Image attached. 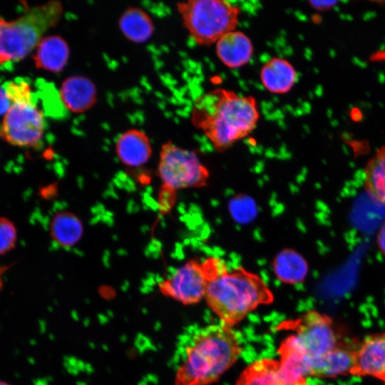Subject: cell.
<instances>
[{
	"label": "cell",
	"mask_w": 385,
	"mask_h": 385,
	"mask_svg": "<svg viewBox=\"0 0 385 385\" xmlns=\"http://www.w3.org/2000/svg\"><path fill=\"white\" fill-rule=\"evenodd\" d=\"M339 18L342 20H346V21H352L354 19L351 14H340Z\"/></svg>",
	"instance_id": "1f68e13d"
},
{
	"label": "cell",
	"mask_w": 385,
	"mask_h": 385,
	"mask_svg": "<svg viewBox=\"0 0 385 385\" xmlns=\"http://www.w3.org/2000/svg\"><path fill=\"white\" fill-rule=\"evenodd\" d=\"M215 43L217 57L230 68H237L247 64L253 54L250 38L240 31L227 33Z\"/></svg>",
	"instance_id": "4fadbf2b"
},
{
	"label": "cell",
	"mask_w": 385,
	"mask_h": 385,
	"mask_svg": "<svg viewBox=\"0 0 385 385\" xmlns=\"http://www.w3.org/2000/svg\"><path fill=\"white\" fill-rule=\"evenodd\" d=\"M69 56L66 41L59 35H51L40 41L33 60L36 68L56 73L65 68Z\"/></svg>",
	"instance_id": "5bb4252c"
},
{
	"label": "cell",
	"mask_w": 385,
	"mask_h": 385,
	"mask_svg": "<svg viewBox=\"0 0 385 385\" xmlns=\"http://www.w3.org/2000/svg\"><path fill=\"white\" fill-rule=\"evenodd\" d=\"M11 103H36L30 84L26 80H14L2 86Z\"/></svg>",
	"instance_id": "7402d4cb"
},
{
	"label": "cell",
	"mask_w": 385,
	"mask_h": 385,
	"mask_svg": "<svg viewBox=\"0 0 385 385\" xmlns=\"http://www.w3.org/2000/svg\"><path fill=\"white\" fill-rule=\"evenodd\" d=\"M329 55L331 57L334 58L336 56V51L334 49H330Z\"/></svg>",
	"instance_id": "836d02e7"
},
{
	"label": "cell",
	"mask_w": 385,
	"mask_h": 385,
	"mask_svg": "<svg viewBox=\"0 0 385 385\" xmlns=\"http://www.w3.org/2000/svg\"><path fill=\"white\" fill-rule=\"evenodd\" d=\"M11 105L3 87L0 86V115H5Z\"/></svg>",
	"instance_id": "d4e9b609"
},
{
	"label": "cell",
	"mask_w": 385,
	"mask_h": 385,
	"mask_svg": "<svg viewBox=\"0 0 385 385\" xmlns=\"http://www.w3.org/2000/svg\"><path fill=\"white\" fill-rule=\"evenodd\" d=\"M0 385H9L8 384H6V382H4V381H0Z\"/></svg>",
	"instance_id": "8d00e7d4"
},
{
	"label": "cell",
	"mask_w": 385,
	"mask_h": 385,
	"mask_svg": "<svg viewBox=\"0 0 385 385\" xmlns=\"http://www.w3.org/2000/svg\"><path fill=\"white\" fill-rule=\"evenodd\" d=\"M228 207L232 217L240 224L252 222L257 215L255 200L246 195L235 196L230 200Z\"/></svg>",
	"instance_id": "44dd1931"
},
{
	"label": "cell",
	"mask_w": 385,
	"mask_h": 385,
	"mask_svg": "<svg viewBox=\"0 0 385 385\" xmlns=\"http://www.w3.org/2000/svg\"><path fill=\"white\" fill-rule=\"evenodd\" d=\"M379 51H385V43H381L379 46Z\"/></svg>",
	"instance_id": "e575fe53"
},
{
	"label": "cell",
	"mask_w": 385,
	"mask_h": 385,
	"mask_svg": "<svg viewBox=\"0 0 385 385\" xmlns=\"http://www.w3.org/2000/svg\"><path fill=\"white\" fill-rule=\"evenodd\" d=\"M236 385H308L304 376L284 369L279 360L264 358L249 364Z\"/></svg>",
	"instance_id": "9c48e42d"
},
{
	"label": "cell",
	"mask_w": 385,
	"mask_h": 385,
	"mask_svg": "<svg viewBox=\"0 0 385 385\" xmlns=\"http://www.w3.org/2000/svg\"><path fill=\"white\" fill-rule=\"evenodd\" d=\"M351 116L353 120L360 121L363 118V115L361 112L356 108H351Z\"/></svg>",
	"instance_id": "4316f807"
},
{
	"label": "cell",
	"mask_w": 385,
	"mask_h": 385,
	"mask_svg": "<svg viewBox=\"0 0 385 385\" xmlns=\"http://www.w3.org/2000/svg\"><path fill=\"white\" fill-rule=\"evenodd\" d=\"M376 241L379 250L385 256V223L378 233Z\"/></svg>",
	"instance_id": "484cf974"
},
{
	"label": "cell",
	"mask_w": 385,
	"mask_h": 385,
	"mask_svg": "<svg viewBox=\"0 0 385 385\" xmlns=\"http://www.w3.org/2000/svg\"><path fill=\"white\" fill-rule=\"evenodd\" d=\"M118 25L123 35L135 43L148 41L154 33V24L149 14L139 7L129 6L119 17Z\"/></svg>",
	"instance_id": "e0dca14e"
},
{
	"label": "cell",
	"mask_w": 385,
	"mask_h": 385,
	"mask_svg": "<svg viewBox=\"0 0 385 385\" xmlns=\"http://www.w3.org/2000/svg\"><path fill=\"white\" fill-rule=\"evenodd\" d=\"M272 269L278 279L285 284H295L305 279L309 266L298 252L286 248L279 252L273 259Z\"/></svg>",
	"instance_id": "ac0fdd59"
},
{
	"label": "cell",
	"mask_w": 385,
	"mask_h": 385,
	"mask_svg": "<svg viewBox=\"0 0 385 385\" xmlns=\"http://www.w3.org/2000/svg\"><path fill=\"white\" fill-rule=\"evenodd\" d=\"M242 347L233 328L221 323L185 333L177 350L175 385H210L238 359Z\"/></svg>",
	"instance_id": "6da1fadb"
},
{
	"label": "cell",
	"mask_w": 385,
	"mask_h": 385,
	"mask_svg": "<svg viewBox=\"0 0 385 385\" xmlns=\"http://www.w3.org/2000/svg\"><path fill=\"white\" fill-rule=\"evenodd\" d=\"M183 24L200 46H210L235 30L240 10L223 0H189L177 4Z\"/></svg>",
	"instance_id": "5b68a950"
},
{
	"label": "cell",
	"mask_w": 385,
	"mask_h": 385,
	"mask_svg": "<svg viewBox=\"0 0 385 385\" xmlns=\"http://www.w3.org/2000/svg\"><path fill=\"white\" fill-rule=\"evenodd\" d=\"M340 2H341V3H344V4H345V3H348V2H349V1H340Z\"/></svg>",
	"instance_id": "74e56055"
},
{
	"label": "cell",
	"mask_w": 385,
	"mask_h": 385,
	"mask_svg": "<svg viewBox=\"0 0 385 385\" xmlns=\"http://www.w3.org/2000/svg\"><path fill=\"white\" fill-rule=\"evenodd\" d=\"M258 120L255 98L240 96L225 88H216L198 98L191 114L193 125L203 131L219 152L247 136Z\"/></svg>",
	"instance_id": "7a4b0ae2"
},
{
	"label": "cell",
	"mask_w": 385,
	"mask_h": 385,
	"mask_svg": "<svg viewBox=\"0 0 385 385\" xmlns=\"http://www.w3.org/2000/svg\"><path fill=\"white\" fill-rule=\"evenodd\" d=\"M49 233L56 243L63 247H71L82 238L83 225L76 214L62 210L56 212L51 219Z\"/></svg>",
	"instance_id": "d6986e66"
},
{
	"label": "cell",
	"mask_w": 385,
	"mask_h": 385,
	"mask_svg": "<svg viewBox=\"0 0 385 385\" xmlns=\"http://www.w3.org/2000/svg\"><path fill=\"white\" fill-rule=\"evenodd\" d=\"M377 14L374 11H368L363 14L362 19L364 21H369L376 17Z\"/></svg>",
	"instance_id": "83f0119b"
},
{
	"label": "cell",
	"mask_w": 385,
	"mask_h": 385,
	"mask_svg": "<svg viewBox=\"0 0 385 385\" xmlns=\"http://www.w3.org/2000/svg\"><path fill=\"white\" fill-rule=\"evenodd\" d=\"M225 270V262L218 258L192 259L160 281L158 288L164 296L183 304H196L205 298L210 282Z\"/></svg>",
	"instance_id": "8992f818"
},
{
	"label": "cell",
	"mask_w": 385,
	"mask_h": 385,
	"mask_svg": "<svg viewBox=\"0 0 385 385\" xmlns=\"http://www.w3.org/2000/svg\"><path fill=\"white\" fill-rule=\"evenodd\" d=\"M333 9H334L335 11H337V12L340 11V7H339V6H337V5H336V6L333 8Z\"/></svg>",
	"instance_id": "d590c367"
},
{
	"label": "cell",
	"mask_w": 385,
	"mask_h": 385,
	"mask_svg": "<svg viewBox=\"0 0 385 385\" xmlns=\"http://www.w3.org/2000/svg\"><path fill=\"white\" fill-rule=\"evenodd\" d=\"M372 61H382L385 60V51H378L373 54L371 58Z\"/></svg>",
	"instance_id": "f546056e"
},
{
	"label": "cell",
	"mask_w": 385,
	"mask_h": 385,
	"mask_svg": "<svg viewBox=\"0 0 385 385\" xmlns=\"http://www.w3.org/2000/svg\"><path fill=\"white\" fill-rule=\"evenodd\" d=\"M157 173L163 186L173 191L203 187L209 178V172L196 153L171 141L161 147Z\"/></svg>",
	"instance_id": "52a82bcc"
},
{
	"label": "cell",
	"mask_w": 385,
	"mask_h": 385,
	"mask_svg": "<svg viewBox=\"0 0 385 385\" xmlns=\"http://www.w3.org/2000/svg\"><path fill=\"white\" fill-rule=\"evenodd\" d=\"M59 96L64 107L74 113L88 111L96 104L98 98L94 83L80 75L64 79L60 87Z\"/></svg>",
	"instance_id": "8fae6325"
},
{
	"label": "cell",
	"mask_w": 385,
	"mask_h": 385,
	"mask_svg": "<svg viewBox=\"0 0 385 385\" xmlns=\"http://www.w3.org/2000/svg\"><path fill=\"white\" fill-rule=\"evenodd\" d=\"M63 12L61 1H49L27 9L14 20L0 16V64L27 56L57 25Z\"/></svg>",
	"instance_id": "277c9868"
},
{
	"label": "cell",
	"mask_w": 385,
	"mask_h": 385,
	"mask_svg": "<svg viewBox=\"0 0 385 385\" xmlns=\"http://www.w3.org/2000/svg\"><path fill=\"white\" fill-rule=\"evenodd\" d=\"M115 153L122 164L139 168L150 160L153 149L148 136L142 130L133 128L122 133L115 142Z\"/></svg>",
	"instance_id": "7c38bea8"
},
{
	"label": "cell",
	"mask_w": 385,
	"mask_h": 385,
	"mask_svg": "<svg viewBox=\"0 0 385 385\" xmlns=\"http://www.w3.org/2000/svg\"><path fill=\"white\" fill-rule=\"evenodd\" d=\"M16 240V230L14 224L0 217V255L14 248Z\"/></svg>",
	"instance_id": "603a6c76"
},
{
	"label": "cell",
	"mask_w": 385,
	"mask_h": 385,
	"mask_svg": "<svg viewBox=\"0 0 385 385\" xmlns=\"http://www.w3.org/2000/svg\"><path fill=\"white\" fill-rule=\"evenodd\" d=\"M338 1L328 0V1H309L310 5L318 11H327L332 8H334L337 4Z\"/></svg>",
	"instance_id": "cb8c5ba5"
},
{
	"label": "cell",
	"mask_w": 385,
	"mask_h": 385,
	"mask_svg": "<svg viewBox=\"0 0 385 385\" xmlns=\"http://www.w3.org/2000/svg\"><path fill=\"white\" fill-rule=\"evenodd\" d=\"M364 188L373 200L385 205V146L378 149L366 164Z\"/></svg>",
	"instance_id": "ffe728a7"
},
{
	"label": "cell",
	"mask_w": 385,
	"mask_h": 385,
	"mask_svg": "<svg viewBox=\"0 0 385 385\" xmlns=\"http://www.w3.org/2000/svg\"><path fill=\"white\" fill-rule=\"evenodd\" d=\"M350 374L372 376L385 384V333L366 337L356 349L355 362Z\"/></svg>",
	"instance_id": "30bf717a"
},
{
	"label": "cell",
	"mask_w": 385,
	"mask_h": 385,
	"mask_svg": "<svg viewBox=\"0 0 385 385\" xmlns=\"http://www.w3.org/2000/svg\"><path fill=\"white\" fill-rule=\"evenodd\" d=\"M356 349L339 346L310 365L307 376L330 378L349 374L355 362Z\"/></svg>",
	"instance_id": "2e32d148"
},
{
	"label": "cell",
	"mask_w": 385,
	"mask_h": 385,
	"mask_svg": "<svg viewBox=\"0 0 385 385\" xmlns=\"http://www.w3.org/2000/svg\"><path fill=\"white\" fill-rule=\"evenodd\" d=\"M205 299L220 323L233 328L259 306L271 304L274 295L259 275L239 267L212 279Z\"/></svg>",
	"instance_id": "3957f363"
},
{
	"label": "cell",
	"mask_w": 385,
	"mask_h": 385,
	"mask_svg": "<svg viewBox=\"0 0 385 385\" xmlns=\"http://www.w3.org/2000/svg\"><path fill=\"white\" fill-rule=\"evenodd\" d=\"M378 81L381 84L385 83V74L382 71L378 73Z\"/></svg>",
	"instance_id": "d6a6232c"
},
{
	"label": "cell",
	"mask_w": 385,
	"mask_h": 385,
	"mask_svg": "<svg viewBox=\"0 0 385 385\" xmlns=\"http://www.w3.org/2000/svg\"><path fill=\"white\" fill-rule=\"evenodd\" d=\"M9 268V266L0 265V291L3 287V276Z\"/></svg>",
	"instance_id": "4dcf8cb0"
},
{
	"label": "cell",
	"mask_w": 385,
	"mask_h": 385,
	"mask_svg": "<svg viewBox=\"0 0 385 385\" xmlns=\"http://www.w3.org/2000/svg\"><path fill=\"white\" fill-rule=\"evenodd\" d=\"M351 62L354 65H356V66H359V67H360L361 68H366L368 66L367 63H366L365 61H361V59H359L356 56L352 57Z\"/></svg>",
	"instance_id": "f1b7e54d"
},
{
	"label": "cell",
	"mask_w": 385,
	"mask_h": 385,
	"mask_svg": "<svg viewBox=\"0 0 385 385\" xmlns=\"http://www.w3.org/2000/svg\"><path fill=\"white\" fill-rule=\"evenodd\" d=\"M44 130V114L37 103H11L4 115L0 136L12 145L31 148L41 142Z\"/></svg>",
	"instance_id": "ba28073f"
},
{
	"label": "cell",
	"mask_w": 385,
	"mask_h": 385,
	"mask_svg": "<svg viewBox=\"0 0 385 385\" xmlns=\"http://www.w3.org/2000/svg\"><path fill=\"white\" fill-rule=\"evenodd\" d=\"M296 78L297 73L293 66L281 58H272L260 71V79L264 87L273 93L289 92L294 85Z\"/></svg>",
	"instance_id": "9a60e30c"
}]
</instances>
